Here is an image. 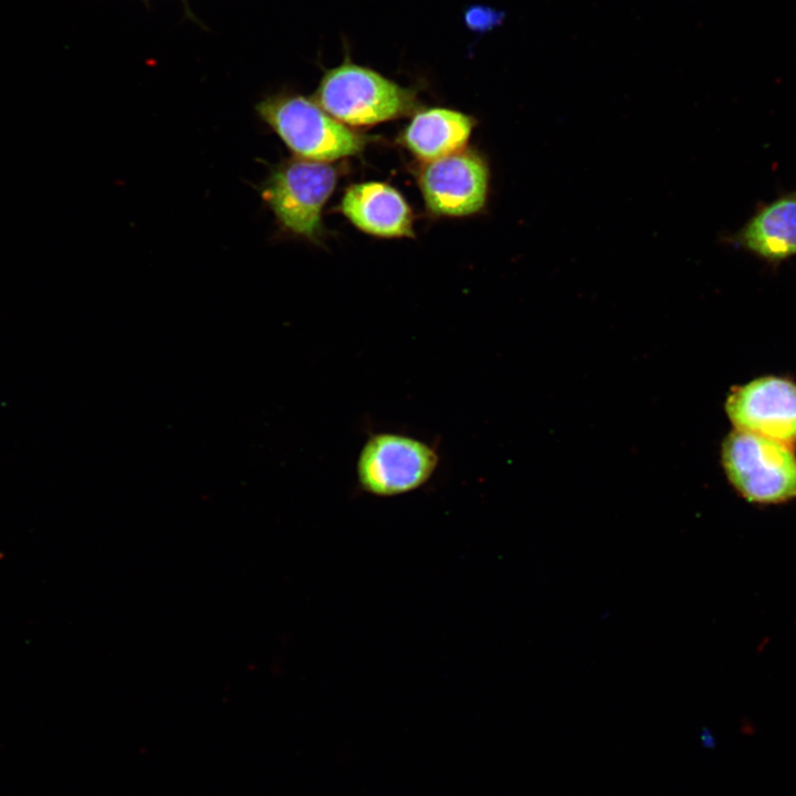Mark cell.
<instances>
[{
	"mask_svg": "<svg viewBox=\"0 0 796 796\" xmlns=\"http://www.w3.org/2000/svg\"><path fill=\"white\" fill-rule=\"evenodd\" d=\"M725 241L774 268L796 255V190L758 205L746 223Z\"/></svg>",
	"mask_w": 796,
	"mask_h": 796,
	"instance_id": "obj_8",
	"label": "cell"
},
{
	"mask_svg": "<svg viewBox=\"0 0 796 796\" xmlns=\"http://www.w3.org/2000/svg\"><path fill=\"white\" fill-rule=\"evenodd\" d=\"M314 101L338 122L364 126L406 115L415 95L371 69L344 62L325 73Z\"/></svg>",
	"mask_w": 796,
	"mask_h": 796,
	"instance_id": "obj_4",
	"label": "cell"
},
{
	"mask_svg": "<svg viewBox=\"0 0 796 796\" xmlns=\"http://www.w3.org/2000/svg\"><path fill=\"white\" fill-rule=\"evenodd\" d=\"M258 116L300 158L327 163L360 153L367 139L327 114L315 101L277 93L260 101Z\"/></svg>",
	"mask_w": 796,
	"mask_h": 796,
	"instance_id": "obj_1",
	"label": "cell"
},
{
	"mask_svg": "<svg viewBox=\"0 0 796 796\" xmlns=\"http://www.w3.org/2000/svg\"><path fill=\"white\" fill-rule=\"evenodd\" d=\"M722 463L732 486L750 503L773 505L796 499L794 446L734 430L723 442Z\"/></svg>",
	"mask_w": 796,
	"mask_h": 796,
	"instance_id": "obj_2",
	"label": "cell"
},
{
	"mask_svg": "<svg viewBox=\"0 0 796 796\" xmlns=\"http://www.w3.org/2000/svg\"><path fill=\"white\" fill-rule=\"evenodd\" d=\"M473 125L474 121L463 113L430 108L411 119L401 142L415 156L430 161L462 150Z\"/></svg>",
	"mask_w": 796,
	"mask_h": 796,
	"instance_id": "obj_10",
	"label": "cell"
},
{
	"mask_svg": "<svg viewBox=\"0 0 796 796\" xmlns=\"http://www.w3.org/2000/svg\"><path fill=\"white\" fill-rule=\"evenodd\" d=\"M418 182L428 209L439 216L462 217L480 211L486 201L489 169L473 150H459L427 161Z\"/></svg>",
	"mask_w": 796,
	"mask_h": 796,
	"instance_id": "obj_7",
	"label": "cell"
},
{
	"mask_svg": "<svg viewBox=\"0 0 796 796\" xmlns=\"http://www.w3.org/2000/svg\"><path fill=\"white\" fill-rule=\"evenodd\" d=\"M336 181L337 170L327 163L287 159L270 169L259 190L283 231L316 241L323 232L322 209Z\"/></svg>",
	"mask_w": 796,
	"mask_h": 796,
	"instance_id": "obj_3",
	"label": "cell"
},
{
	"mask_svg": "<svg viewBox=\"0 0 796 796\" xmlns=\"http://www.w3.org/2000/svg\"><path fill=\"white\" fill-rule=\"evenodd\" d=\"M725 411L735 430L790 446L796 442V381L764 376L735 387Z\"/></svg>",
	"mask_w": 796,
	"mask_h": 796,
	"instance_id": "obj_6",
	"label": "cell"
},
{
	"mask_svg": "<svg viewBox=\"0 0 796 796\" xmlns=\"http://www.w3.org/2000/svg\"><path fill=\"white\" fill-rule=\"evenodd\" d=\"M503 19V12L485 7H474L465 14L467 24L476 31L489 30L499 24Z\"/></svg>",
	"mask_w": 796,
	"mask_h": 796,
	"instance_id": "obj_11",
	"label": "cell"
},
{
	"mask_svg": "<svg viewBox=\"0 0 796 796\" xmlns=\"http://www.w3.org/2000/svg\"><path fill=\"white\" fill-rule=\"evenodd\" d=\"M440 462L429 442L397 432H376L364 442L356 460L359 488L374 496L391 498L423 486Z\"/></svg>",
	"mask_w": 796,
	"mask_h": 796,
	"instance_id": "obj_5",
	"label": "cell"
},
{
	"mask_svg": "<svg viewBox=\"0 0 796 796\" xmlns=\"http://www.w3.org/2000/svg\"><path fill=\"white\" fill-rule=\"evenodd\" d=\"M344 216L359 230L383 238H412V212L398 190L383 182L348 187L341 201Z\"/></svg>",
	"mask_w": 796,
	"mask_h": 796,
	"instance_id": "obj_9",
	"label": "cell"
}]
</instances>
